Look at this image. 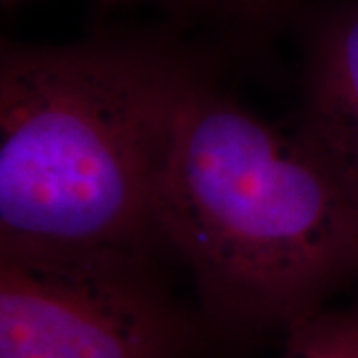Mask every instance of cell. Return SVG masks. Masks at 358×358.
I'll use <instances>...</instances> for the list:
<instances>
[{
  "label": "cell",
  "mask_w": 358,
  "mask_h": 358,
  "mask_svg": "<svg viewBox=\"0 0 358 358\" xmlns=\"http://www.w3.org/2000/svg\"><path fill=\"white\" fill-rule=\"evenodd\" d=\"M211 62L167 32L0 52V249L166 263L157 199L181 102Z\"/></svg>",
  "instance_id": "obj_1"
},
{
  "label": "cell",
  "mask_w": 358,
  "mask_h": 358,
  "mask_svg": "<svg viewBox=\"0 0 358 358\" xmlns=\"http://www.w3.org/2000/svg\"><path fill=\"white\" fill-rule=\"evenodd\" d=\"M169 259L231 346L279 338L358 281V205L294 128L219 86L213 66L179 108L157 199Z\"/></svg>",
  "instance_id": "obj_2"
},
{
  "label": "cell",
  "mask_w": 358,
  "mask_h": 358,
  "mask_svg": "<svg viewBox=\"0 0 358 358\" xmlns=\"http://www.w3.org/2000/svg\"><path fill=\"white\" fill-rule=\"evenodd\" d=\"M229 348L162 261L0 249V358H219Z\"/></svg>",
  "instance_id": "obj_3"
},
{
  "label": "cell",
  "mask_w": 358,
  "mask_h": 358,
  "mask_svg": "<svg viewBox=\"0 0 358 358\" xmlns=\"http://www.w3.org/2000/svg\"><path fill=\"white\" fill-rule=\"evenodd\" d=\"M303 26V103L296 129L329 159L358 205V0L296 4Z\"/></svg>",
  "instance_id": "obj_4"
},
{
  "label": "cell",
  "mask_w": 358,
  "mask_h": 358,
  "mask_svg": "<svg viewBox=\"0 0 358 358\" xmlns=\"http://www.w3.org/2000/svg\"><path fill=\"white\" fill-rule=\"evenodd\" d=\"M282 346V358H358V294L346 307H327L299 324Z\"/></svg>",
  "instance_id": "obj_5"
},
{
  "label": "cell",
  "mask_w": 358,
  "mask_h": 358,
  "mask_svg": "<svg viewBox=\"0 0 358 358\" xmlns=\"http://www.w3.org/2000/svg\"><path fill=\"white\" fill-rule=\"evenodd\" d=\"M296 4V0H217V13L239 24L261 30L291 20Z\"/></svg>",
  "instance_id": "obj_6"
},
{
  "label": "cell",
  "mask_w": 358,
  "mask_h": 358,
  "mask_svg": "<svg viewBox=\"0 0 358 358\" xmlns=\"http://www.w3.org/2000/svg\"><path fill=\"white\" fill-rule=\"evenodd\" d=\"M145 2H154V4H162L171 13L181 14H199V13H215L217 0H102L106 8H124V6H131V4H145Z\"/></svg>",
  "instance_id": "obj_7"
},
{
  "label": "cell",
  "mask_w": 358,
  "mask_h": 358,
  "mask_svg": "<svg viewBox=\"0 0 358 358\" xmlns=\"http://www.w3.org/2000/svg\"><path fill=\"white\" fill-rule=\"evenodd\" d=\"M4 4H14V2H20V0H2Z\"/></svg>",
  "instance_id": "obj_8"
}]
</instances>
